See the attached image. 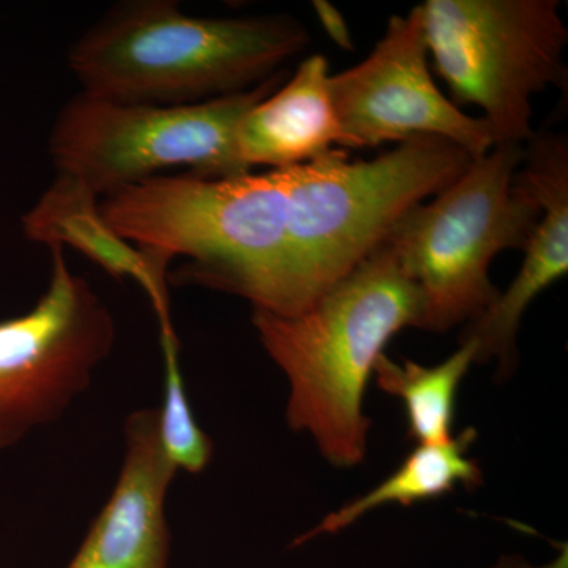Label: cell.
Masks as SVG:
<instances>
[{
	"label": "cell",
	"mask_w": 568,
	"mask_h": 568,
	"mask_svg": "<svg viewBox=\"0 0 568 568\" xmlns=\"http://www.w3.org/2000/svg\"><path fill=\"white\" fill-rule=\"evenodd\" d=\"M100 212L155 263L190 260L175 272L183 283L239 295L253 310L278 316L315 304L291 250L280 170L216 179L156 175L108 194Z\"/></svg>",
	"instance_id": "6da1fadb"
},
{
	"label": "cell",
	"mask_w": 568,
	"mask_h": 568,
	"mask_svg": "<svg viewBox=\"0 0 568 568\" xmlns=\"http://www.w3.org/2000/svg\"><path fill=\"white\" fill-rule=\"evenodd\" d=\"M422 317L416 284L384 244L298 315L253 310L257 338L290 383L287 425L308 433L331 465L364 463L369 377L388 342L422 328Z\"/></svg>",
	"instance_id": "7a4b0ae2"
},
{
	"label": "cell",
	"mask_w": 568,
	"mask_h": 568,
	"mask_svg": "<svg viewBox=\"0 0 568 568\" xmlns=\"http://www.w3.org/2000/svg\"><path fill=\"white\" fill-rule=\"evenodd\" d=\"M295 18L189 17L170 0L119 3L70 48L82 91L112 102L178 106L250 91L304 51Z\"/></svg>",
	"instance_id": "3957f363"
},
{
	"label": "cell",
	"mask_w": 568,
	"mask_h": 568,
	"mask_svg": "<svg viewBox=\"0 0 568 568\" xmlns=\"http://www.w3.org/2000/svg\"><path fill=\"white\" fill-rule=\"evenodd\" d=\"M525 145L496 144L429 203L407 209L383 244L422 298V328L444 334L469 324L495 301L496 254L523 250L540 207L517 181Z\"/></svg>",
	"instance_id": "277c9868"
},
{
	"label": "cell",
	"mask_w": 568,
	"mask_h": 568,
	"mask_svg": "<svg viewBox=\"0 0 568 568\" xmlns=\"http://www.w3.org/2000/svg\"><path fill=\"white\" fill-rule=\"evenodd\" d=\"M470 162L454 142L418 136L373 160L351 162L345 149H334L280 170L291 250L313 298L364 263L407 209L443 192Z\"/></svg>",
	"instance_id": "5b68a950"
},
{
	"label": "cell",
	"mask_w": 568,
	"mask_h": 568,
	"mask_svg": "<svg viewBox=\"0 0 568 568\" xmlns=\"http://www.w3.org/2000/svg\"><path fill=\"white\" fill-rule=\"evenodd\" d=\"M282 80L276 73L250 91L178 106L78 93L52 125V162L58 174L103 197L178 168L213 179L250 173L235 152L239 122Z\"/></svg>",
	"instance_id": "8992f818"
},
{
	"label": "cell",
	"mask_w": 568,
	"mask_h": 568,
	"mask_svg": "<svg viewBox=\"0 0 568 568\" xmlns=\"http://www.w3.org/2000/svg\"><path fill=\"white\" fill-rule=\"evenodd\" d=\"M420 7L428 58L450 102L480 108L496 144H528L532 97L566 85L560 2L426 0Z\"/></svg>",
	"instance_id": "52a82bcc"
},
{
	"label": "cell",
	"mask_w": 568,
	"mask_h": 568,
	"mask_svg": "<svg viewBox=\"0 0 568 568\" xmlns=\"http://www.w3.org/2000/svg\"><path fill=\"white\" fill-rule=\"evenodd\" d=\"M48 248L47 293L26 315L0 321V448L58 422L115 343L102 298L71 272L62 245Z\"/></svg>",
	"instance_id": "ba28073f"
},
{
	"label": "cell",
	"mask_w": 568,
	"mask_h": 568,
	"mask_svg": "<svg viewBox=\"0 0 568 568\" xmlns=\"http://www.w3.org/2000/svg\"><path fill=\"white\" fill-rule=\"evenodd\" d=\"M422 7L392 17L372 54L331 77L332 102L343 149L377 148L437 136L454 142L470 159L496 145L484 118H473L437 89L428 67Z\"/></svg>",
	"instance_id": "9c48e42d"
},
{
	"label": "cell",
	"mask_w": 568,
	"mask_h": 568,
	"mask_svg": "<svg viewBox=\"0 0 568 568\" xmlns=\"http://www.w3.org/2000/svg\"><path fill=\"white\" fill-rule=\"evenodd\" d=\"M517 181L540 207L526 242L525 260L506 291L470 321L462 339L477 343V364L495 361L510 376L518 362L517 336L526 310L568 272V144L560 134L534 133L525 145Z\"/></svg>",
	"instance_id": "30bf717a"
},
{
	"label": "cell",
	"mask_w": 568,
	"mask_h": 568,
	"mask_svg": "<svg viewBox=\"0 0 568 568\" xmlns=\"http://www.w3.org/2000/svg\"><path fill=\"white\" fill-rule=\"evenodd\" d=\"M175 473L160 439L159 409L134 410L115 487L67 568H170L166 496Z\"/></svg>",
	"instance_id": "8fae6325"
},
{
	"label": "cell",
	"mask_w": 568,
	"mask_h": 568,
	"mask_svg": "<svg viewBox=\"0 0 568 568\" xmlns=\"http://www.w3.org/2000/svg\"><path fill=\"white\" fill-rule=\"evenodd\" d=\"M331 77L325 55H310L282 89L245 112L235 133L244 171L287 170L343 149Z\"/></svg>",
	"instance_id": "7c38bea8"
},
{
	"label": "cell",
	"mask_w": 568,
	"mask_h": 568,
	"mask_svg": "<svg viewBox=\"0 0 568 568\" xmlns=\"http://www.w3.org/2000/svg\"><path fill=\"white\" fill-rule=\"evenodd\" d=\"M24 233L44 245H71L115 278H133L151 298L160 331L173 327L166 268L149 260L104 222L95 193L69 175L58 174L48 192L24 216Z\"/></svg>",
	"instance_id": "4fadbf2b"
},
{
	"label": "cell",
	"mask_w": 568,
	"mask_h": 568,
	"mask_svg": "<svg viewBox=\"0 0 568 568\" xmlns=\"http://www.w3.org/2000/svg\"><path fill=\"white\" fill-rule=\"evenodd\" d=\"M476 439V429L466 428L447 443L417 446L383 484L328 514L316 528L298 537L294 541L295 547L323 534L347 529L379 507L390 504L410 507L447 495L458 487H478L484 481V474L476 459L469 457V448Z\"/></svg>",
	"instance_id": "5bb4252c"
},
{
	"label": "cell",
	"mask_w": 568,
	"mask_h": 568,
	"mask_svg": "<svg viewBox=\"0 0 568 568\" xmlns=\"http://www.w3.org/2000/svg\"><path fill=\"white\" fill-rule=\"evenodd\" d=\"M477 364V343L462 339L459 347L443 364L422 366L405 361L398 364L387 354L377 358L373 375L377 387L405 405L407 437L418 446L444 444L454 437L458 388L470 366Z\"/></svg>",
	"instance_id": "9a60e30c"
},
{
	"label": "cell",
	"mask_w": 568,
	"mask_h": 568,
	"mask_svg": "<svg viewBox=\"0 0 568 568\" xmlns=\"http://www.w3.org/2000/svg\"><path fill=\"white\" fill-rule=\"evenodd\" d=\"M160 339L164 361L163 406L159 409L160 439L164 454L175 469L200 474L211 463L212 440L194 420L189 405L179 362L181 349L178 335L174 331L162 332Z\"/></svg>",
	"instance_id": "2e32d148"
},
{
	"label": "cell",
	"mask_w": 568,
	"mask_h": 568,
	"mask_svg": "<svg viewBox=\"0 0 568 568\" xmlns=\"http://www.w3.org/2000/svg\"><path fill=\"white\" fill-rule=\"evenodd\" d=\"M316 6L317 14H320L321 21L324 22L332 39H334L336 43H339V47L349 48V32H347L342 14L335 9H332V6H328V3L316 2Z\"/></svg>",
	"instance_id": "e0dca14e"
}]
</instances>
